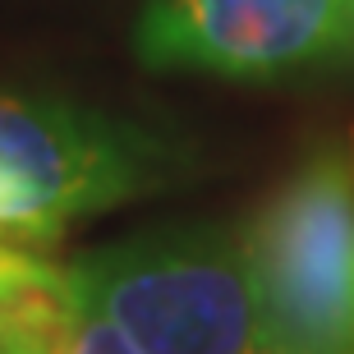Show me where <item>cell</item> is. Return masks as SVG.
I'll return each mask as SVG.
<instances>
[{
    "label": "cell",
    "instance_id": "277c9868",
    "mask_svg": "<svg viewBox=\"0 0 354 354\" xmlns=\"http://www.w3.org/2000/svg\"><path fill=\"white\" fill-rule=\"evenodd\" d=\"M138 55L152 69L281 79L354 55V0H147Z\"/></svg>",
    "mask_w": 354,
    "mask_h": 354
},
{
    "label": "cell",
    "instance_id": "6da1fadb",
    "mask_svg": "<svg viewBox=\"0 0 354 354\" xmlns=\"http://www.w3.org/2000/svg\"><path fill=\"white\" fill-rule=\"evenodd\" d=\"M69 272L138 354H272L244 230L161 225L83 253Z\"/></svg>",
    "mask_w": 354,
    "mask_h": 354
},
{
    "label": "cell",
    "instance_id": "7a4b0ae2",
    "mask_svg": "<svg viewBox=\"0 0 354 354\" xmlns=\"http://www.w3.org/2000/svg\"><path fill=\"white\" fill-rule=\"evenodd\" d=\"M152 129L65 97L0 92V235L51 249L83 216L152 194L175 175Z\"/></svg>",
    "mask_w": 354,
    "mask_h": 354
},
{
    "label": "cell",
    "instance_id": "8992f818",
    "mask_svg": "<svg viewBox=\"0 0 354 354\" xmlns=\"http://www.w3.org/2000/svg\"><path fill=\"white\" fill-rule=\"evenodd\" d=\"M32 253H41V249H28V244H14V239L0 235V295L10 290V281L24 272V263L32 258Z\"/></svg>",
    "mask_w": 354,
    "mask_h": 354
},
{
    "label": "cell",
    "instance_id": "5b68a950",
    "mask_svg": "<svg viewBox=\"0 0 354 354\" xmlns=\"http://www.w3.org/2000/svg\"><path fill=\"white\" fill-rule=\"evenodd\" d=\"M0 354H138L106 322L69 267L32 253L0 295Z\"/></svg>",
    "mask_w": 354,
    "mask_h": 354
},
{
    "label": "cell",
    "instance_id": "3957f363",
    "mask_svg": "<svg viewBox=\"0 0 354 354\" xmlns=\"http://www.w3.org/2000/svg\"><path fill=\"white\" fill-rule=\"evenodd\" d=\"M244 249L272 354H354V129L263 198Z\"/></svg>",
    "mask_w": 354,
    "mask_h": 354
}]
</instances>
